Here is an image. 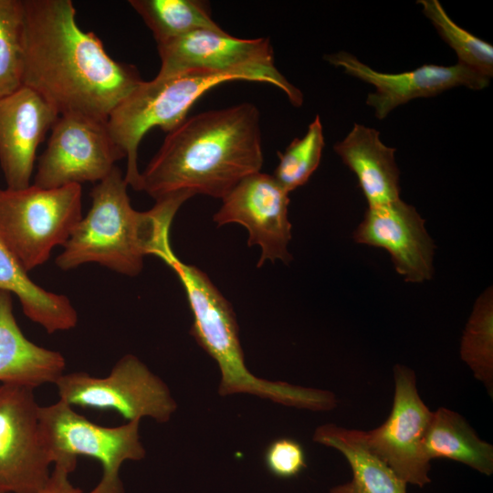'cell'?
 <instances>
[{"instance_id":"484cf974","label":"cell","mask_w":493,"mask_h":493,"mask_svg":"<svg viewBox=\"0 0 493 493\" xmlns=\"http://www.w3.org/2000/svg\"><path fill=\"white\" fill-rule=\"evenodd\" d=\"M23 0H0V97L23 85Z\"/></svg>"},{"instance_id":"cb8c5ba5","label":"cell","mask_w":493,"mask_h":493,"mask_svg":"<svg viewBox=\"0 0 493 493\" xmlns=\"http://www.w3.org/2000/svg\"><path fill=\"white\" fill-rule=\"evenodd\" d=\"M424 15L443 40L456 52L458 63L490 79L493 77V47L456 24L437 0H418Z\"/></svg>"},{"instance_id":"8fae6325","label":"cell","mask_w":493,"mask_h":493,"mask_svg":"<svg viewBox=\"0 0 493 493\" xmlns=\"http://www.w3.org/2000/svg\"><path fill=\"white\" fill-rule=\"evenodd\" d=\"M126 158L106 122L79 115H59L41 154L35 185L51 189L86 182H100Z\"/></svg>"},{"instance_id":"44dd1931","label":"cell","mask_w":493,"mask_h":493,"mask_svg":"<svg viewBox=\"0 0 493 493\" xmlns=\"http://www.w3.org/2000/svg\"><path fill=\"white\" fill-rule=\"evenodd\" d=\"M423 450L428 461L446 458L487 476L493 472V446L480 439L462 415L447 408L432 412Z\"/></svg>"},{"instance_id":"ac0fdd59","label":"cell","mask_w":493,"mask_h":493,"mask_svg":"<svg viewBox=\"0 0 493 493\" xmlns=\"http://www.w3.org/2000/svg\"><path fill=\"white\" fill-rule=\"evenodd\" d=\"M65 367L59 351L38 346L23 334L14 316L11 293L0 290V382L35 389L55 383Z\"/></svg>"},{"instance_id":"4316f807","label":"cell","mask_w":493,"mask_h":493,"mask_svg":"<svg viewBox=\"0 0 493 493\" xmlns=\"http://www.w3.org/2000/svg\"><path fill=\"white\" fill-rule=\"evenodd\" d=\"M264 462L267 470L279 478L294 477L307 467L301 444L288 437L275 439L267 446Z\"/></svg>"},{"instance_id":"2e32d148","label":"cell","mask_w":493,"mask_h":493,"mask_svg":"<svg viewBox=\"0 0 493 493\" xmlns=\"http://www.w3.org/2000/svg\"><path fill=\"white\" fill-rule=\"evenodd\" d=\"M58 117L51 104L26 86L0 97V167L7 188L30 185L37 147Z\"/></svg>"},{"instance_id":"d6986e66","label":"cell","mask_w":493,"mask_h":493,"mask_svg":"<svg viewBox=\"0 0 493 493\" xmlns=\"http://www.w3.org/2000/svg\"><path fill=\"white\" fill-rule=\"evenodd\" d=\"M0 290L19 299L24 314L49 334L76 327L78 313L68 297L44 289L27 275L16 257L0 240Z\"/></svg>"},{"instance_id":"3957f363","label":"cell","mask_w":493,"mask_h":493,"mask_svg":"<svg viewBox=\"0 0 493 493\" xmlns=\"http://www.w3.org/2000/svg\"><path fill=\"white\" fill-rule=\"evenodd\" d=\"M128 184L120 169L91 190V206L76 226L56 265L69 270L97 263L125 276L135 277L143 268L146 256L158 257L171 247L169 231L173 219L186 201L170 197L156 201L146 212L131 205Z\"/></svg>"},{"instance_id":"f1b7e54d","label":"cell","mask_w":493,"mask_h":493,"mask_svg":"<svg viewBox=\"0 0 493 493\" xmlns=\"http://www.w3.org/2000/svg\"><path fill=\"white\" fill-rule=\"evenodd\" d=\"M1 493V492H0Z\"/></svg>"},{"instance_id":"e0dca14e","label":"cell","mask_w":493,"mask_h":493,"mask_svg":"<svg viewBox=\"0 0 493 493\" xmlns=\"http://www.w3.org/2000/svg\"><path fill=\"white\" fill-rule=\"evenodd\" d=\"M334 152L357 177L368 206L400 199V172L394 148L385 145L377 130L354 123Z\"/></svg>"},{"instance_id":"5b68a950","label":"cell","mask_w":493,"mask_h":493,"mask_svg":"<svg viewBox=\"0 0 493 493\" xmlns=\"http://www.w3.org/2000/svg\"><path fill=\"white\" fill-rule=\"evenodd\" d=\"M245 80L230 73L187 72L142 80L111 111L106 125L116 145L124 152V180L139 191L138 147L146 132L155 127L170 132L187 117L195 101L215 86Z\"/></svg>"},{"instance_id":"9a60e30c","label":"cell","mask_w":493,"mask_h":493,"mask_svg":"<svg viewBox=\"0 0 493 493\" xmlns=\"http://www.w3.org/2000/svg\"><path fill=\"white\" fill-rule=\"evenodd\" d=\"M353 239L387 250L396 272L407 282L422 283L433 277L434 241L416 209L401 198L368 206Z\"/></svg>"},{"instance_id":"83f0119b","label":"cell","mask_w":493,"mask_h":493,"mask_svg":"<svg viewBox=\"0 0 493 493\" xmlns=\"http://www.w3.org/2000/svg\"><path fill=\"white\" fill-rule=\"evenodd\" d=\"M53 470L38 493H84L74 487L69 479V474L75 469L64 463H56Z\"/></svg>"},{"instance_id":"6da1fadb","label":"cell","mask_w":493,"mask_h":493,"mask_svg":"<svg viewBox=\"0 0 493 493\" xmlns=\"http://www.w3.org/2000/svg\"><path fill=\"white\" fill-rule=\"evenodd\" d=\"M23 85L59 115L102 122L142 81L137 68L114 60L101 40L82 30L71 0H23Z\"/></svg>"},{"instance_id":"d4e9b609","label":"cell","mask_w":493,"mask_h":493,"mask_svg":"<svg viewBox=\"0 0 493 493\" xmlns=\"http://www.w3.org/2000/svg\"><path fill=\"white\" fill-rule=\"evenodd\" d=\"M323 147L322 124L316 115L303 137L294 139L283 152H278L279 163L273 177L288 193L303 185L318 168Z\"/></svg>"},{"instance_id":"5bb4252c","label":"cell","mask_w":493,"mask_h":493,"mask_svg":"<svg viewBox=\"0 0 493 493\" xmlns=\"http://www.w3.org/2000/svg\"><path fill=\"white\" fill-rule=\"evenodd\" d=\"M325 59L375 88L368 94L366 104L374 109L379 120L412 100L433 97L458 86L480 90L489 85L490 79L458 62L452 66L425 64L405 72L383 73L346 51L326 55Z\"/></svg>"},{"instance_id":"277c9868","label":"cell","mask_w":493,"mask_h":493,"mask_svg":"<svg viewBox=\"0 0 493 493\" xmlns=\"http://www.w3.org/2000/svg\"><path fill=\"white\" fill-rule=\"evenodd\" d=\"M159 257L175 272L184 288L194 317L190 332L219 367L220 395L249 393L297 408L314 411L335 408L337 399L330 392L271 382L252 374L245 363L238 325L230 302L204 271L181 261L172 247Z\"/></svg>"},{"instance_id":"7a4b0ae2","label":"cell","mask_w":493,"mask_h":493,"mask_svg":"<svg viewBox=\"0 0 493 493\" xmlns=\"http://www.w3.org/2000/svg\"><path fill=\"white\" fill-rule=\"evenodd\" d=\"M262 164L259 112L242 103L200 112L168 132L141 173L139 191L155 201L196 194L222 199Z\"/></svg>"},{"instance_id":"603a6c76","label":"cell","mask_w":493,"mask_h":493,"mask_svg":"<svg viewBox=\"0 0 493 493\" xmlns=\"http://www.w3.org/2000/svg\"><path fill=\"white\" fill-rule=\"evenodd\" d=\"M460 357L490 396L493 394V294L486 289L476 300L460 343Z\"/></svg>"},{"instance_id":"ba28073f","label":"cell","mask_w":493,"mask_h":493,"mask_svg":"<svg viewBox=\"0 0 493 493\" xmlns=\"http://www.w3.org/2000/svg\"><path fill=\"white\" fill-rule=\"evenodd\" d=\"M40 425L52 463L74 469L80 456L98 460L102 477L89 493H125L120 469L127 460L139 461L146 455L140 441V421L108 427L97 425L59 399L40 406Z\"/></svg>"},{"instance_id":"7c38bea8","label":"cell","mask_w":493,"mask_h":493,"mask_svg":"<svg viewBox=\"0 0 493 493\" xmlns=\"http://www.w3.org/2000/svg\"><path fill=\"white\" fill-rule=\"evenodd\" d=\"M394 395L391 413L379 427L354 430L357 439L405 483L420 488L431 482L430 461L423 441L432 412L422 401L413 370L393 367Z\"/></svg>"},{"instance_id":"52a82bcc","label":"cell","mask_w":493,"mask_h":493,"mask_svg":"<svg viewBox=\"0 0 493 493\" xmlns=\"http://www.w3.org/2000/svg\"><path fill=\"white\" fill-rule=\"evenodd\" d=\"M157 50L161 59L158 78L187 72L236 74L247 81L273 85L292 105L302 104L301 91L275 67L268 38L244 39L223 29H199L157 44Z\"/></svg>"},{"instance_id":"7402d4cb","label":"cell","mask_w":493,"mask_h":493,"mask_svg":"<svg viewBox=\"0 0 493 493\" xmlns=\"http://www.w3.org/2000/svg\"><path fill=\"white\" fill-rule=\"evenodd\" d=\"M129 4L152 31L157 44L199 29H222L203 1L130 0Z\"/></svg>"},{"instance_id":"8992f818","label":"cell","mask_w":493,"mask_h":493,"mask_svg":"<svg viewBox=\"0 0 493 493\" xmlns=\"http://www.w3.org/2000/svg\"><path fill=\"white\" fill-rule=\"evenodd\" d=\"M81 218L80 184L0 188V240L27 272L64 246Z\"/></svg>"},{"instance_id":"9c48e42d","label":"cell","mask_w":493,"mask_h":493,"mask_svg":"<svg viewBox=\"0 0 493 493\" xmlns=\"http://www.w3.org/2000/svg\"><path fill=\"white\" fill-rule=\"evenodd\" d=\"M55 384L60 400L72 407L115 411L128 421L151 417L166 423L177 408L164 382L132 354L121 357L106 377L74 372Z\"/></svg>"},{"instance_id":"30bf717a","label":"cell","mask_w":493,"mask_h":493,"mask_svg":"<svg viewBox=\"0 0 493 493\" xmlns=\"http://www.w3.org/2000/svg\"><path fill=\"white\" fill-rule=\"evenodd\" d=\"M34 389L0 385V492L38 493L53 464Z\"/></svg>"},{"instance_id":"ffe728a7","label":"cell","mask_w":493,"mask_h":493,"mask_svg":"<svg viewBox=\"0 0 493 493\" xmlns=\"http://www.w3.org/2000/svg\"><path fill=\"white\" fill-rule=\"evenodd\" d=\"M313 440L339 450L352 471L350 482L332 488L330 493H406L407 483L369 451L353 429L326 424L316 429Z\"/></svg>"},{"instance_id":"4fadbf2b","label":"cell","mask_w":493,"mask_h":493,"mask_svg":"<svg viewBox=\"0 0 493 493\" xmlns=\"http://www.w3.org/2000/svg\"><path fill=\"white\" fill-rule=\"evenodd\" d=\"M288 192L273 175L259 172L243 178L225 197L213 220L221 226L238 224L248 232L249 246L260 248L257 267L266 261L288 263L291 224Z\"/></svg>"}]
</instances>
